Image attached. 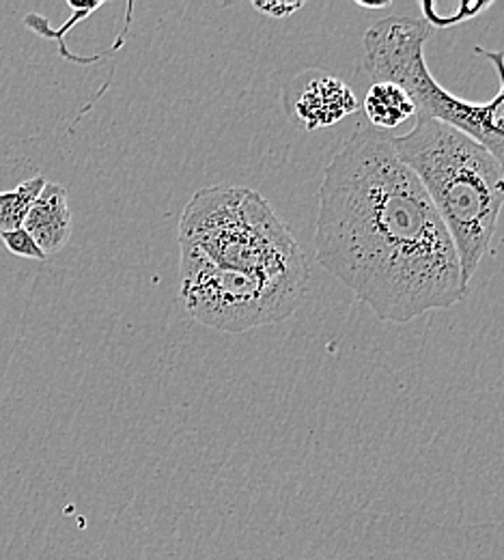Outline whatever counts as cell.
<instances>
[{"label":"cell","mask_w":504,"mask_h":560,"mask_svg":"<svg viewBox=\"0 0 504 560\" xmlns=\"http://www.w3.org/2000/svg\"><path fill=\"white\" fill-rule=\"evenodd\" d=\"M359 110V100L350 84L328 73H315L293 102L295 119L306 130L337 126Z\"/></svg>","instance_id":"5"},{"label":"cell","mask_w":504,"mask_h":560,"mask_svg":"<svg viewBox=\"0 0 504 560\" xmlns=\"http://www.w3.org/2000/svg\"><path fill=\"white\" fill-rule=\"evenodd\" d=\"M0 240H2L4 248H7L11 255H15V257L35 259V261H48V255L37 246V242L33 240V235H31L26 229L0 233Z\"/></svg>","instance_id":"10"},{"label":"cell","mask_w":504,"mask_h":560,"mask_svg":"<svg viewBox=\"0 0 504 560\" xmlns=\"http://www.w3.org/2000/svg\"><path fill=\"white\" fill-rule=\"evenodd\" d=\"M179 246L220 270L310 277L300 244L253 188L212 186L199 190L181 213Z\"/></svg>","instance_id":"3"},{"label":"cell","mask_w":504,"mask_h":560,"mask_svg":"<svg viewBox=\"0 0 504 560\" xmlns=\"http://www.w3.org/2000/svg\"><path fill=\"white\" fill-rule=\"evenodd\" d=\"M390 142L432 199L455 244L464 282L470 284L504 208L503 166L483 144L427 115H419L408 135Z\"/></svg>","instance_id":"2"},{"label":"cell","mask_w":504,"mask_h":560,"mask_svg":"<svg viewBox=\"0 0 504 560\" xmlns=\"http://www.w3.org/2000/svg\"><path fill=\"white\" fill-rule=\"evenodd\" d=\"M70 4V9L73 11L72 20L68 22V24H63L59 31H55V28H50L48 26V22H46V18L44 15H39V13H28L26 18H24V26L26 28H31V31H35L37 35H42V37H46V39H57L59 42V52H61V57L63 59H72V55H70V50L66 48V33L75 26L80 20H84L91 11H95V9H99L102 7V2H91V4H80V2H75V0H70L68 2Z\"/></svg>","instance_id":"9"},{"label":"cell","mask_w":504,"mask_h":560,"mask_svg":"<svg viewBox=\"0 0 504 560\" xmlns=\"http://www.w3.org/2000/svg\"><path fill=\"white\" fill-rule=\"evenodd\" d=\"M362 9H384L390 7V2H356Z\"/></svg>","instance_id":"12"},{"label":"cell","mask_w":504,"mask_h":560,"mask_svg":"<svg viewBox=\"0 0 504 560\" xmlns=\"http://www.w3.org/2000/svg\"><path fill=\"white\" fill-rule=\"evenodd\" d=\"M24 229L48 257L61 253L70 244L73 224L66 186L57 182H48L44 186L26 215Z\"/></svg>","instance_id":"6"},{"label":"cell","mask_w":504,"mask_h":560,"mask_svg":"<svg viewBox=\"0 0 504 560\" xmlns=\"http://www.w3.org/2000/svg\"><path fill=\"white\" fill-rule=\"evenodd\" d=\"M179 277L188 313L199 324L228 335L285 322L308 291V277L220 270L186 246H179Z\"/></svg>","instance_id":"4"},{"label":"cell","mask_w":504,"mask_h":560,"mask_svg":"<svg viewBox=\"0 0 504 560\" xmlns=\"http://www.w3.org/2000/svg\"><path fill=\"white\" fill-rule=\"evenodd\" d=\"M255 9L270 18H289L302 9V2H255Z\"/></svg>","instance_id":"11"},{"label":"cell","mask_w":504,"mask_h":560,"mask_svg":"<svg viewBox=\"0 0 504 560\" xmlns=\"http://www.w3.org/2000/svg\"><path fill=\"white\" fill-rule=\"evenodd\" d=\"M46 184L48 179L44 175H35L22 182L15 190L0 192V233L24 229L26 215Z\"/></svg>","instance_id":"8"},{"label":"cell","mask_w":504,"mask_h":560,"mask_svg":"<svg viewBox=\"0 0 504 560\" xmlns=\"http://www.w3.org/2000/svg\"><path fill=\"white\" fill-rule=\"evenodd\" d=\"M315 257L379 322L408 324L466 293L455 244L390 137L361 128L324 171Z\"/></svg>","instance_id":"1"},{"label":"cell","mask_w":504,"mask_h":560,"mask_svg":"<svg viewBox=\"0 0 504 560\" xmlns=\"http://www.w3.org/2000/svg\"><path fill=\"white\" fill-rule=\"evenodd\" d=\"M362 113L373 130H395L417 115V106L406 89L392 82H373L364 95Z\"/></svg>","instance_id":"7"}]
</instances>
